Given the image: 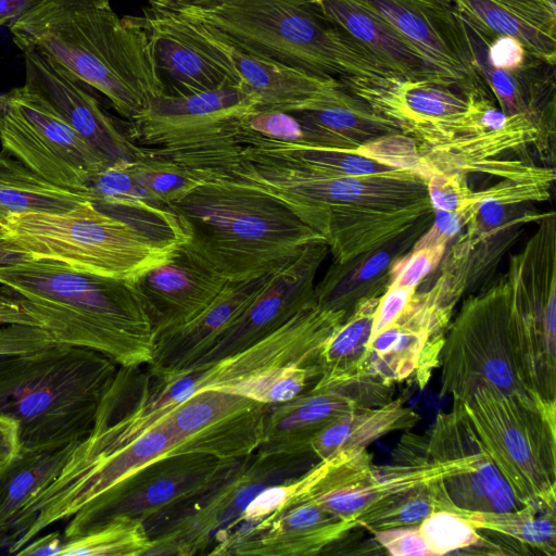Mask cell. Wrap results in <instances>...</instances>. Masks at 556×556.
<instances>
[{
  "label": "cell",
  "mask_w": 556,
  "mask_h": 556,
  "mask_svg": "<svg viewBox=\"0 0 556 556\" xmlns=\"http://www.w3.org/2000/svg\"><path fill=\"white\" fill-rule=\"evenodd\" d=\"M345 90L410 137L425 162L483 132L473 111V93L431 81L401 77L343 78Z\"/></svg>",
  "instance_id": "obj_13"
},
{
  "label": "cell",
  "mask_w": 556,
  "mask_h": 556,
  "mask_svg": "<svg viewBox=\"0 0 556 556\" xmlns=\"http://www.w3.org/2000/svg\"><path fill=\"white\" fill-rule=\"evenodd\" d=\"M416 292L415 288H387L374 315L371 337L390 325L405 309Z\"/></svg>",
  "instance_id": "obj_49"
},
{
  "label": "cell",
  "mask_w": 556,
  "mask_h": 556,
  "mask_svg": "<svg viewBox=\"0 0 556 556\" xmlns=\"http://www.w3.org/2000/svg\"><path fill=\"white\" fill-rule=\"evenodd\" d=\"M2 151L59 186L87 191L108 167L50 104L24 85L0 92Z\"/></svg>",
  "instance_id": "obj_15"
},
{
  "label": "cell",
  "mask_w": 556,
  "mask_h": 556,
  "mask_svg": "<svg viewBox=\"0 0 556 556\" xmlns=\"http://www.w3.org/2000/svg\"><path fill=\"white\" fill-rule=\"evenodd\" d=\"M356 152L392 168L415 170L428 178L431 175L417 143L401 132L372 138L362 143Z\"/></svg>",
  "instance_id": "obj_43"
},
{
  "label": "cell",
  "mask_w": 556,
  "mask_h": 556,
  "mask_svg": "<svg viewBox=\"0 0 556 556\" xmlns=\"http://www.w3.org/2000/svg\"><path fill=\"white\" fill-rule=\"evenodd\" d=\"M394 464H371L359 476L328 486L306 503L317 504L354 525L355 518L377 502L426 482L465 472H469L472 482L481 489H490L505 481L493 463L472 468L437 462L426 452L422 438L413 440L408 437L407 441L402 440Z\"/></svg>",
  "instance_id": "obj_20"
},
{
  "label": "cell",
  "mask_w": 556,
  "mask_h": 556,
  "mask_svg": "<svg viewBox=\"0 0 556 556\" xmlns=\"http://www.w3.org/2000/svg\"><path fill=\"white\" fill-rule=\"evenodd\" d=\"M180 243L155 240L90 200L62 213L11 214L0 220L2 248L24 258L52 260L115 279H136L166 261Z\"/></svg>",
  "instance_id": "obj_7"
},
{
  "label": "cell",
  "mask_w": 556,
  "mask_h": 556,
  "mask_svg": "<svg viewBox=\"0 0 556 556\" xmlns=\"http://www.w3.org/2000/svg\"><path fill=\"white\" fill-rule=\"evenodd\" d=\"M403 36L452 87L492 98L466 23L452 0H357ZM493 99V98H492Z\"/></svg>",
  "instance_id": "obj_18"
},
{
  "label": "cell",
  "mask_w": 556,
  "mask_h": 556,
  "mask_svg": "<svg viewBox=\"0 0 556 556\" xmlns=\"http://www.w3.org/2000/svg\"><path fill=\"white\" fill-rule=\"evenodd\" d=\"M314 459L313 452L240 458L203 494L144 523L150 536L146 556L208 554L262 491L300 477L319 462Z\"/></svg>",
  "instance_id": "obj_10"
},
{
  "label": "cell",
  "mask_w": 556,
  "mask_h": 556,
  "mask_svg": "<svg viewBox=\"0 0 556 556\" xmlns=\"http://www.w3.org/2000/svg\"><path fill=\"white\" fill-rule=\"evenodd\" d=\"M87 200V191L53 184L7 152H0V220L11 214L62 213Z\"/></svg>",
  "instance_id": "obj_34"
},
{
  "label": "cell",
  "mask_w": 556,
  "mask_h": 556,
  "mask_svg": "<svg viewBox=\"0 0 556 556\" xmlns=\"http://www.w3.org/2000/svg\"><path fill=\"white\" fill-rule=\"evenodd\" d=\"M150 536L143 522L116 517L64 541L60 556H146Z\"/></svg>",
  "instance_id": "obj_39"
},
{
  "label": "cell",
  "mask_w": 556,
  "mask_h": 556,
  "mask_svg": "<svg viewBox=\"0 0 556 556\" xmlns=\"http://www.w3.org/2000/svg\"><path fill=\"white\" fill-rule=\"evenodd\" d=\"M392 386L361 378L333 387L309 388L293 399L269 405L258 456L311 451L314 437L341 415L391 400Z\"/></svg>",
  "instance_id": "obj_23"
},
{
  "label": "cell",
  "mask_w": 556,
  "mask_h": 556,
  "mask_svg": "<svg viewBox=\"0 0 556 556\" xmlns=\"http://www.w3.org/2000/svg\"><path fill=\"white\" fill-rule=\"evenodd\" d=\"M258 108L242 85L185 96L163 93L129 122L137 144L160 151H189L238 146V123Z\"/></svg>",
  "instance_id": "obj_16"
},
{
  "label": "cell",
  "mask_w": 556,
  "mask_h": 556,
  "mask_svg": "<svg viewBox=\"0 0 556 556\" xmlns=\"http://www.w3.org/2000/svg\"><path fill=\"white\" fill-rule=\"evenodd\" d=\"M419 416L399 397L372 407L350 410L318 432L311 442V451L318 460L353 457L389 432L406 430Z\"/></svg>",
  "instance_id": "obj_32"
},
{
  "label": "cell",
  "mask_w": 556,
  "mask_h": 556,
  "mask_svg": "<svg viewBox=\"0 0 556 556\" xmlns=\"http://www.w3.org/2000/svg\"><path fill=\"white\" fill-rule=\"evenodd\" d=\"M463 18L494 36L519 41L534 59L555 65V0H452Z\"/></svg>",
  "instance_id": "obj_30"
},
{
  "label": "cell",
  "mask_w": 556,
  "mask_h": 556,
  "mask_svg": "<svg viewBox=\"0 0 556 556\" xmlns=\"http://www.w3.org/2000/svg\"><path fill=\"white\" fill-rule=\"evenodd\" d=\"M163 11L228 68L242 86L254 93L258 100L257 109L304 111L329 98L340 88V81L336 78L317 76L255 55L194 22Z\"/></svg>",
  "instance_id": "obj_22"
},
{
  "label": "cell",
  "mask_w": 556,
  "mask_h": 556,
  "mask_svg": "<svg viewBox=\"0 0 556 556\" xmlns=\"http://www.w3.org/2000/svg\"><path fill=\"white\" fill-rule=\"evenodd\" d=\"M141 16L165 93L185 96L241 85L228 68L187 35L166 12L149 4L143 8Z\"/></svg>",
  "instance_id": "obj_28"
},
{
  "label": "cell",
  "mask_w": 556,
  "mask_h": 556,
  "mask_svg": "<svg viewBox=\"0 0 556 556\" xmlns=\"http://www.w3.org/2000/svg\"><path fill=\"white\" fill-rule=\"evenodd\" d=\"M292 161L299 165L331 175H368L392 168L356 151L300 146H265L244 148Z\"/></svg>",
  "instance_id": "obj_41"
},
{
  "label": "cell",
  "mask_w": 556,
  "mask_h": 556,
  "mask_svg": "<svg viewBox=\"0 0 556 556\" xmlns=\"http://www.w3.org/2000/svg\"><path fill=\"white\" fill-rule=\"evenodd\" d=\"M132 162V175L154 203L170 206L193 189L216 177L211 173L190 167L166 156L147 152Z\"/></svg>",
  "instance_id": "obj_38"
},
{
  "label": "cell",
  "mask_w": 556,
  "mask_h": 556,
  "mask_svg": "<svg viewBox=\"0 0 556 556\" xmlns=\"http://www.w3.org/2000/svg\"><path fill=\"white\" fill-rule=\"evenodd\" d=\"M345 318L343 311L315 302L276 331L231 355L168 374H155L146 367L137 379L129 420L138 430H146L174 405L200 390H226L268 368L290 363L319 368L323 346Z\"/></svg>",
  "instance_id": "obj_8"
},
{
  "label": "cell",
  "mask_w": 556,
  "mask_h": 556,
  "mask_svg": "<svg viewBox=\"0 0 556 556\" xmlns=\"http://www.w3.org/2000/svg\"><path fill=\"white\" fill-rule=\"evenodd\" d=\"M227 279L215 271L187 242L132 280L151 320L155 339L207 307Z\"/></svg>",
  "instance_id": "obj_26"
},
{
  "label": "cell",
  "mask_w": 556,
  "mask_h": 556,
  "mask_svg": "<svg viewBox=\"0 0 556 556\" xmlns=\"http://www.w3.org/2000/svg\"><path fill=\"white\" fill-rule=\"evenodd\" d=\"M466 226L463 212L434 211L433 222L416 240L413 249H446L447 243Z\"/></svg>",
  "instance_id": "obj_48"
},
{
  "label": "cell",
  "mask_w": 556,
  "mask_h": 556,
  "mask_svg": "<svg viewBox=\"0 0 556 556\" xmlns=\"http://www.w3.org/2000/svg\"><path fill=\"white\" fill-rule=\"evenodd\" d=\"M43 0H0V27L23 16Z\"/></svg>",
  "instance_id": "obj_53"
},
{
  "label": "cell",
  "mask_w": 556,
  "mask_h": 556,
  "mask_svg": "<svg viewBox=\"0 0 556 556\" xmlns=\"http://www.w3.org/2000/svg\"><path fill=\"white\" fill-rule=\"evenodd\" d=\"M159 9L255 55L317 76L399 77L329 23L312 0H188Z\"/></svg>",
  "instance_id": "obj_6"
},
{
  "label": "cell",
  "mask_w": 556,
  "mask_h": 556,
  "mask_svg": "<svg viewBox=\"0 0 556 556\" xmlns=\"http://www.w3.org/2000/svg\"><path fill=\"white\" fill-rule=\"evenodd\" d=\"M511 337L531 391L556 402V241L531 237L505 276Z\"/></svg>",
  "instance_id": "obj_12"
},
{
  "label": "cell",
  "mask_w": 556,
  "mask_h": 556,
  "mask_svg": "<svg viewBox=\"0 0 556 556\" xmlns=\"http://www.w3.org/2000/svg\"><path fill=\"white\" fill-rule=\"evenodd\" d=\"M56 342L41 327L10 324L0 328V357L28 353Z\"/></svg>",
  "instance_id": "obj_46"
},
{
  "label": "cell",
  "mask_w": 556,
  "mask_h": 556,
  "mask_svg": "<svg viewBox=\"0 0 556 556\" xmlns=\"http://www.w3.org/2000/svg\"><path fill=\"white\" fill-rule=\"evenodd\" d=\"M239 459H220L199 453L156 459L70 518L62 535L65 541L70 540L116 517L136 519L144 525L203 494Z\"/></svg>",
  "instance_id": "obj_14"
},
{
  "label": "cell",
  "mask_w": 556,
  "mask_h": 556,
  "mask_svg": "<svg viewBox=\"0 0 556 556\" xmlns=\"http://www.w3.org/2000/svg\"><path fill=\"white\" fill-rule=\"evenodd\" d=\"M312 3L329 23L353 38L392 74L452 87L388 22L357 0H312Z\"/></svg>",
  "instance_id": "obj_29"
},
{
  "label": "cell",
  "mask_w": 556,
  "mask_h": 556,
  "mask_svg": "<svg viewBox=\"0 0 556 556\" xmlns=\"http://www.w3.org/2000/svg\"><path fill=\"white\" fill-rule=\"evenodd\" d=\"M169 207L187 244L228 281L267 274L326 241L279 198L232 176L214 177Z\"/></svg>",
  "instance_id": "obj_4"
},
{
  "label": "cell",
  "mask_w": 556,
  "mask_h": 556,
  "mask_svg": "<svg viewBox=\"0 0 556 556\" xmlns=\"http://www.w3.org/2000/svg\"><path fill=\"white\" fill-rule=\"evenodd\" d=\"M429 219L392 242L365 252L343 263L332 262L315 285L318 305L343 311L346 317L364 300L383 294L390 282V268L400 256L409 252Z\"/></svg>",
  "instance_id": "obj_31"
},
{
  "label": "cell",
  "mask_w": 556,
  "mask_h": 556,
  "mask_svg": "<svg viewBox=\"0 0 556 556\" xmlns=\"http://www.w3.org/2000/svg\"><path fill=\"white\" fill-rule=\"evenodd\" d=\"M23 54L24 86L46 100L108 166L137 161L143 155L142 147L119 129L85 85L64 74L37 52Z\"/></svg>",
  "instance_id": "obj_24"
},
{
  "label": "cell",
  "mask_w": 556,
  "mask_h": 556,
  "mask_svg": "<svg viewBox=\"0 0 556 556\" xmlns=\"http://www.w3.org/2000/svg\"><path fill=\"white\" fill-rule=\"evenodd\" d=\"M22 324L41 327L24 308L20 299L10 289L0 287V325ZM42 328V327H41Z\"/></svg>",
  "instance_id": "obj_50"
},
{
  "label": "cell",
  "mask_w": 556,
  "mask_h": 556,
  "mask_svg": "<svg viewBox=\"0 0 556 556\" xmlns=\"http://www.w3.org/2000/svg\"><path fill=\"white\" fill-rule=\"evenodd\" d=\"M427 190L433 211L460 212L470 203L473 191L466 176L433 173L427 180Z\"/></svg>",
  "instance_id": "obj_45"
},
{
  "label": "cell",
  "mask_w": 556,
  "mask_h": 556,
  "mask_svg": "<svg viewBox=\"0 0 556 556\" xmlns=\"http://www.w3.org/2000/svg\"><path fill=\"white\" fill-rule=\"evenodd\" d=\"M355 528L317 504H299L256 523L230 528L207 555H317Z\"/></svg>",
  "instance_id": "obj_25"
},
{
  "label": "cell",
  "mask_w": 556,
  "mask_h": 556,
  "mask_svg": "<svg viewBox=\"0 0 556 556\" xmlns=\"http://www.w3.org/2000/svg\"><path fill=\"white\" fill-rule=\"evenodd\" d=\"M431 556L458 554L478 544L482 536L468 520L448 510H439L418 525Z\"/></svg>",
  "instance_id": "obj_42"
},
{
  "label": "cell",
  "mask_w": 556,
  "mask_h": 556,
  "mask_svg": "<svg viewBox=\"0 0 556 556\" xmlns=\"http://www.w3.org/2000/svg\"><path fill=\"white\" fill-rule=\"evenodd\" d=\"M458 508L451 501L443 479L392 494L355 518L356 528L378 531L396 527L416 526L439 510L455 513Z\"/></svg>",
  "instance_id": "obj_36"
},
{
  "label": "cell",
  "mask_w": 556,
  "mask_h": 556,
  "mask_svg": "<svg viewBox=\"0 0 556 556\" xmlns=\"http://www.w3.org/2000/svg\"><path fill=\"white\" fill-rule=\"evenodd\" d=\"M218 174L250 181L287 203L325 238L336 263L384 247L434 214L428 177L410 169L331 175L241 148Z\"/></svg>",
  "instance_id": "obj_1"
},
{
  "label": "cell",
  "mask_w": 556,
  "mask_h": 556,
  "mask_svg": "<svg viewBox=\"0 0 556 556\" xmlns=\"http://www.w3.org/2000/svg\"><path fill=\"white\" fill-rule=\"evenodd\" d=\"M439 363L441 394L450 395L453 404L465 402L481 384L541 399L528 387L517 358L505 277L464 302L445 329Z\"/></svg>",
  "instance_id": "obj_11"
},
{
  "label": "cell",
  "mask_w": 556,
  "mask_h": 556,
  "mask_svg": "<svg viewBox=\"0 0 556 556\" xmlns=\"http://www.w3.org/2000/svg\"><path fill=\"white\" fill-rule=\"evenodd\" d=\"M445 249H413L397 257L390 268L388 288H415L441 262Z\"/></svg>",
  "instance_id": "obj_44"
},
{
  "label": "cell",
  "mask_w": 556,
  "mask_h": 556,
  "mask_svg": "<svg viewBox=\"0 0 556 556\" xmlns=\"http://www.w3.org/2000/svg\"><path fill=\"white\" fill-rule=\"evenodd\" d=\"M118 367L100 352L60 342L0 357V417L15 424L18 448L84 440Z\"/></svg>",
  "instance_id": "obj_5"
},
{
  "label": "cell",
  "mask_w": 556,
  "mask_h": 556,
  "mask_svg": "<svg viewBox=\"0 0 556 556\" xmlns=\"http://www.w3.org/2000/svg\"><path fill=\"white\" fill-rule=\"evenodd\" d=\"M269 405L219 390H200L169 408L162 419L177 442L176 454L199 453L239 459L256 452Z\"/></svg>",
  "instance_id": "obj_19"
},
{
  "label": "cell",
  "mask_w": 556,
  "mask_h": 556,
  "mask_svg": "<svg viewBox=\"0 0 556 556\" xmlns=\"http://www.w3.org/2000/svg\"><path fill=\"white\" fill-rule=\"evenodd\" d=\"M328 252L326 241L312 242L276 269L232 326L197 364L248 348L315 303V279Z\"/></svg>",
  "instance_id": "obj_21"
},
{
  "label": "cell",
  "mask_w": 556,
  "mask_h": 556,
  "mask_svg": "<svg viewBox=\"0 0 556 556\" xmlns=\"http://www.w3.org/2000/svg\"><path fill=\"white\" fill-rule=\"evenodd\" d=\"M276 269L252 279L227 281L199 315L156 337L147 368L155 374H168L197 364L232 326Z\"/></svg>",
  "instance_id": "obj_27"
},
{
  "label": "cell",
  "mask_w": 556,
  "mask_h": 556,
  "mask_svg": "<svg viewBox=\"0 0 556 556\" xmlns=\"http://www.w3.org/2000/svg\"><path fill=\"white\" fill-rule=\"evenodd\" d=\"M457 302L441 277L431 289L416 292L405 309L370 338L358 378L386 386L413 378L422 389L439 365L445 329Z\"/></svg>",
  "instance_id": "obj_17"
},
{
  "label": "cell",
  "mask_w": 556,
  "mask_h": 556,
  "mask_svg": "<svg viewBox=\"0 0 556 556\" xmlns=\"http://www.w3.org/2000/svg\"><path fill=\"white\" fill-rule=\"evenodd\" d=\"M0 285L56 342L94 350L119 366L151 362L155 333L132 280L24 258L0 266Z\"/></svg>",
  "instance_id": "obj_3"
},
{
  "label": "cell",
  "mask_w": 556,
  "mask_h": 556,
  "mask_svg": "<svg viewBox=\"0 0 556 556\" xmlns=\"http://www.w3.org/2000/svg\"><path fill=\"white\" fill-rule=\"evenodd\" d=\"M63 535L55 531L40 538H35L18 549L15 555L24 556H60L64 544Z\"/></svg>",
  "instance_id": "obj_51"
},
{
  "label": "cell",
  "mask_w": 556,
  "mask_h": 556,
  "mask_svg": "<svg viewBox=\"0 0 556 556\" xmlns=\"http://www.w3.org/2000/svg\"><path fill=\"white\" fill-rule=\"evenodd\" d=\"M468 520L476 529L492 531L516 541L523 547L547 556L556 554V513L539 511L523 506L504 513H481L457 509L455 511Z\"/></svg>",
  "instance_id": "obj_37"
},
{
  "label": "cell",
  "mask_w": 556,
  "mask_h": 556,
  "mask_svg": "<svg viewBox=\"0 0 556 556\" xmlns=\"http://www.w3.org/2000/svg\"><path fill=\"white\" fill-rule=\"evenodd\" d=\"M375 541L392 556H431L416 526L374 531Z\"/></svg>",
  "instance_id": "obj_47"
},
{
  "label": "cell",
  "mask_w": 556,
  "mask_h": 556,
  "mask_svg": "<svg viewBox=\"0 0 556 556\" xmlns=\"http://www.w3.org/2000/svg\"><path fill=\"white\" fill-rule=\"evenodd\" d=\"M75 445L45 451L18 448L0 470V549L15 543L23 509L54 481Z\"/></svg>",
  "instance_id": "obj_33"
},
{
  "label": "cell",
  "mask_w": 556,
  "mask_h": 556,
  "mask_svg": "<svg viewBox=\"0 0 556 556\" xmlns=\"http://www.w3.org/2000/svg\"><path fill=\"white\" fill-rule=\"evenodd\" d=\"M380 296L361 301L323 346L319 377L314 388L333 387L358 378L359 365L371 337Z\"/></svg>",
  "instance_id": "obj_35"
},
{
  "label": "cell",
  "mask_w": 556,
  "mask_h": 556,
  "mask_svg": "<svg viewBox=\"0 0 556 556\" xmlns=\"http://www.w3.org/2000/svg\"><path fill=\"white\" fill-rule=\"evenodd\" d=\"M18 438L15 424L0 417V470L18 451Z\"/></svg>",
  "instance_id": "obj_52"
},
{
  "label": "cell",
  "mask_w": 556,
  "mask_h": 556,
  "mask_svg": "<svg viewBox=\"0 0 556 556\" xmlns=\"http://www.w3.org/2000/svg\"><path fill=\"white\" fill-rule=\"evenodd\" d=\"M22 260H24V257L0 245V266L13 264Z\"/></svg>",
  "instance_id": "obj_54"
},
{
  "label": "cell",
  "mask_w": 556,
  "mask_h": 556,
  "mask_svg": "<svg viewBox=\"0 0 556 556\" xmlns=\"http://www.w3.org/2000/svg\"><path fill=\"white\" fill-rule=\"evenodd\" d=\"M460 406L519 503L539 511L555 510V402L481 384Z\"/></svg>",
  "instance_id": "obj_9"
},
{
  "label": "cell",
  "mask_w": 556,
  "mask_h": 556,
  "mask_svg": "<svg viewBox=\"0 0 556 556\" xmlns=\"http://www.w3.org/2000/svg\"><path fill=\"white\" fill-rule=\"evenodd\" d=\"M8 26L23 53L99 91L128 122L165 93L142 16L121 17L110 0H43Z\"/></svg>",
  "instance_id": "obj_2"
},
{
  "label": "cell",
  "mask_w": 556,
  "mask_h": 556,
  "mask_svg": "<svg viewBox=\"0 0 556 556\" xmlns=\"http://www.w3.org/2000/svg\"><path fill=\"white\" fill-rule=\"evenodd\" d=\"M319 377L317 366L290 363L253 375L225 391H230L267 405L293 399L312 388Z\"/></svg>",
  "instance_id": "obj_40"
}]
</instances>
